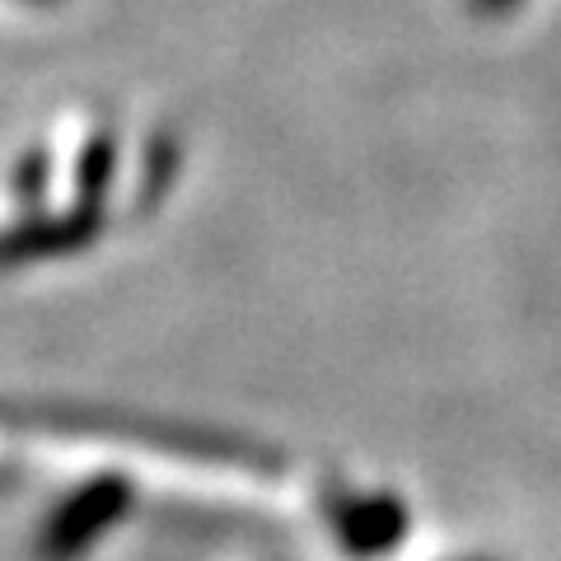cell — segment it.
<instances>
[{"mask_svg":"<svg viewBox=\"0 0 561 561\" xmlns=\"http://www.w3.org/2000/svg\"><path fill=\"white\" fill-rule=\"evenodd\" d=\"M131 505V486L117 478H94L90 486H80L76 496H66L57 505V515L47 519V529L38 538L43 561H76L94 548V542L117 529V519Z\"/></svg>","mask_w":561,"mask_h":561,"instance_id":"cell-1","label":"cell"},{"mask_svg":"<svg viewBox=\"0 0 561 561\" xmlns=\"http://www.w3.org/2000/svg\"><path fill=\"white\" fill-rule=\"evenodd\" d=\"M337 534L351 552L375 557L389 552L393 542L408 534V511L398 496H365V501H346L337 515Z\"/></svg>","mask_w":561,"mask_h":561,"instance_id":"cell-2","label":"cell"},{"mask_svg":"<svg viewBox=\"0 0 561 561\" xmlns=\"http://www.w3.org/2000/svg\"><path fill=\"white\" fill-rule=\"evenodd\" d=\"M90 234H94L90 216L57 220V225H24V230H14V234H0V272L28 267L33 257L70 253V249H80V243H90Z\"/></svg>","mask_w":561,"mask_h":561,"instance_id":"cell-3","label":"cell"}]
</instances>
